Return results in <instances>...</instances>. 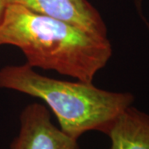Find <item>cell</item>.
Masks as SVG:
<instances>
[{"instance_id": "1", "label": "cell", "mask_w": 149, "mask_h": 149, "mask_svg": "<svg viewBox=\"0 0 149 149\" xmlns=\"http://www.w3.org/2000/svg\"><path fill=\"white\" fill-rule=\"evenodd\" d=\"M3 45L21 50L32 68L55 70L85 83L93 82L113 52L108 37L16 4L7 6L0 25Z\"/></svg>"}, {"instance_id": "2", "label": "cell", "mask_w": 149, "mask_h": 149, "mask_svg": "<svg viewBox=\"0 0 149 149\" xmlns=\"http://www.w3.org/2000/svg\"><path fill=\"white\" fill-rule=\"evenodd\" d=\"M0 88L42 100L56 115L60 128L74 139L88 131L106 134L134 100L128 92H112L92 83L44 76L26 63L1 68Z\"/></svg>"}, {"instance_id": "3", "label": "cell", "mask_w": 149, "mask_h": 149, "mask_svg": "<svg viewBox=\"0 0 149 149\" xmlns=\"http://www.w3.org/2000/svg\"><path fill=\"white\" fill-rule=\"evenodd\" d=\"M19 120V132L10 149H78L77 139L55 126L47 107L42 104L27 105Z\"/></svg>"}, {"instance_id": "4", "label": "cell", "mask_w": 149, "mask_h": 149, "mask_svg": "<svg viewBox=\"0 0 149 149\" xmlns=\"http://www.w3.org/2000/svg\"><path fill=\"white\" fill-rule=\"evenodd\" d=\"M7 3L20 5L87 32L108 37L107 27L101 15L87 0H7Z\"/></svg>"}, {"instance_id": "5", "label": "cell", "mask_w": 149, "mask_h": 149, "mask_svg": "<svg viewBox=\"0 0 149 149\" xmlns=\"http://www.w3.org/2000/svg\"><path fill=\"white\" fill-rule=\"evenodd\" d=\"M110 149H149V114L129 106L106 133Z\"/></svg>"}, {"instance_id": "6", "label": "cell", "mask_w": 149, "mask_h": 149, "mask_svg": "<svg viewBox=\"0 0 149 149\" xmlns=\"http://www.w3.org/2000/svg\"><path fill=\"white\" fill-rule=\"evenodd\" d=\"M7 0H0V25L3 19V16L5 13L6 8H7Z\"/></svg>"}, {"instance_id": "7", "label": "cell", "mask_w": 149, "mask_h": 149, "mask_svg": "<svg viewBox=\"0 0 149 149\" xmlns=\"http://www.w3.org/2000/svg\"><path fill=\"white\" fill-rule=\"evenodd\" d=\"M135 1V4L137 7V9L139 11V13L142 16V3H143V0H134Z\"/></svg>"}]
</instances>
